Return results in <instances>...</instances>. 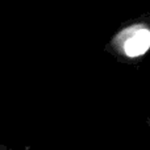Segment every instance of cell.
<instances>
[{
	"label": "cell",
	"mask_w": 150,
	"mask_h": 150,
	"mask_svg": "<svg viewBox=\"0 0 150 150\" xmlns=\"http://www.w3.org/2000/svg\"><path fill=\"white\" fill-rule=\"evenodd\" d=\"M104 52L121 65L137 66L150 55V11L119 25Z\"/></svg>",
	"instance_id": "1"
},
{
	"label": "cell",
	"mask_w": 150,
	"mask_h": 150,
	"mask_svg": "<svg viewBox=\"0 0 150 150\" xmlns=\"http://www.w3.org/2000/svg\"><path fill=\"white\" fill-rule=\"evenodd\" d=\"M0 150H13V149L9 148V146H7L5 144H1V145H0Z\"/></svg>",
	"instance_id": "2"
},
{
	"label": "cell",
	"mask_w": 150,
	"mask_h": 150,
	"mask_svg": "<svg viewBox=\"0 0 150 150\" xmlns=\"http://www.w3.org/2000/svg\"><path fill=\"white\" fill-rule=\"evenodd\" d=\"M145 122H146V127H148L149 130H150V117H148V119L145 120Z\"/></svg>",
	"instance_id": "3"
}]
</instances>
